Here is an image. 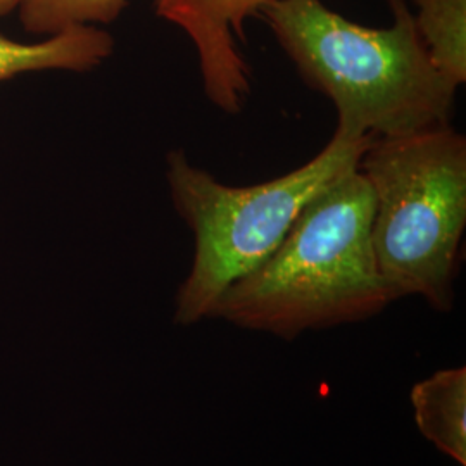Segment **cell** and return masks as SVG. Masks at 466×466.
<instances>
[{"label":"cell","mask_w":466,"mask_h":466,"mask_svg":"<svg viewBox=\"0 0 466 466\" xmlns=\"http://www.w3.org/2000/svg\"><path fill=\"white\" fill-rule=\"evenodd\" d=\"M387 4V28L358 25L323 0H271L258 15L302 80L332 100L337 127L373 138L450 123L460 88L433 63L408 2Z\"/></svg>","instance_id":"1"},{"label":"cell","mask_w":466,"mask_h":466,"mask_svg":"<svg viewBox=\"0 0 466 466\" xmlns=\"http://www.w3.org/2000/svg\"><path fill=\"white\" fill-rule=\"evenodd\" d=\"M373 199L360 169L300 213L282 244L233 283L211 318L294 340L377 317L394 302L371 246Z\"/></svg>","instance_id":"2"},{"label":"cell","mask_w":466,"mask_h":466,"mask_svg":"<svg viewBox=\"0 0 466 466\" xmlns=\"http://www.w3.org/2000/svg\"><path fill=\"white\" fill-rule=\"evenodd\" d=\"M373 137L335 127L313 159L265 184L232 187L171 150L167 180L175 209L194 233V259L175 300V323L211 318L218 300L282 244L304 208L360 167Z\"/></svg>","instance_id":"3"},{"label":"cell","mask_w":466,"mask_h":466,"mask_svg":"<svg viewBox=\"0 0 466 466\" xmlns=\"http://www.w3.org/2000/svg\"><path fill=\"white\" fill-rule=\"evenodd\" d=\"M371 190V246L392 300L450 313L466 227V138L451 123L371 138L360 161Z\"/></svg>","instance_id":"4"},{"label":"cell","mask_w":466,"mask_h":466,"mask_svg":"<svg viewBox=\"0 0 466 466\" xmlns=\"http://www.w3.org/2000/svg\"><path fill=\"white\" fill-rule=\"evenodd\" d=\"M271 0H154L156 15L184 30L199 57L206 97L238 115L250 94V69L240 52L244 25Z\"/></svg>","instance_id":"5"},{"label":"cell","mask_w":466,"mask_h":466,"mask_svg":"<svg viewBox=\"0 0 466 466\" xmlns=\"http://www.w3.org/2000/svg\"><path fill=\"white\" fill-rule=\"evenodd\" d=\"M115 50V38L99 26H75L23 44L0 35V82L34 71L85 73L100 66Z\"/></svg>","instance_id":"6"},{"label":"cell","mask_w":466,"mask_h":466,"mask_svg":"<svg viewBox=\"0 0 466 466\" xmlns=\"http://www.w3.org/2000/svg\"><path fill=\"white\" fill-rule=\"evenodd\" d=\"M410 400L421 435L466 466V368L435 371L413 385Z\"/></svg>","instance_id":"7"},{"label":"cell","mask_w":466,"mask_h":466,"mask_svg":"<svg viewBox=\"0 0 466 466\" xmlns=\"http://www.w3.org/2000/svg\"><path fill=\"white\" fill-rule=\"evenodd\" d=\"M433 63L456 86L466 82V0H411Z\"/></svg>","instance_id":"8"},{"label":"cell","mask_w":466,"mask_h":466,"mask_svg":"<svg viewBox=\"0 0 466 466\" xmlns=\"http://www.w3.org/2000/svg\"><path fill=\"white\" fill-rule=\"evenodd\" d=\"M128 0H23L19 19L28 34L50 35L75 26L115 23Z\"/></svg>","instance_id":"9"},{"label":"cell","mask_w":466,"mask_h":466,"mask_svg":"<svg viewBox=\"0 0 466 466\" xmlns=\"http://www.w3.org/2000/svg\"><path fill=\"white\" fill-rule=\"evenodd\" d=\"M23 0H0V17L7 16L9 13L19 9Z\"/></svg>","instance_id":"10"}]
</instances>
